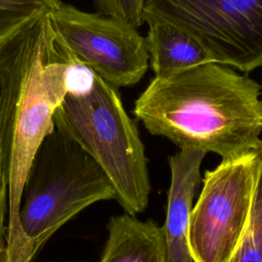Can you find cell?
Masks as SVG:
<instances>
[{"label": "cell", "instance_id": "6da1fadb", "mask_svg": "<svg viewBox=\"0 0 262 262\" xmlns=\"http://www.w3.org/2000/svg\"><path fill=\"white\" fill-rule=\"evenodd\" d=\"M78 59L46 15L0 48V146L9 166L7 238L3 262H33L19 224L21 190L53 116L69 92Z\"/></svg>", "mask_w": 262, "mask_h": 262}, {"label": "cell", "instance_id": "7a4b0ae2", "mask_svg": "<svg viewBox=\"0 0 262 262\" xmlns=\"http://www.w3.org/2000/svg\"><path fill=\"white\" fill-rule=\"evenodd\" d=\"M133 115L149 133L180 149L228 159L261 140V86L230 67L208 62L151 80L135 100Z\"/></svg>", "mask_w": 262, "mask_h": 262}, {"label": "cell", "instance_id": "3957f363", "mask_svg": "<svg viewBox=\"0 0 262 262\" xmlns=\"http://www.w3.org/2000/svg\"><path fill=\"white\" fill-rule=\"evenodd\" d=\"M53 122L102 168L125 213L145 210L150 182L144 146L118 88L95 74L88 89L67 93Z\"/></svg>", "mask_w": 262, "mask_h": 262}, {"label": "cell", "instance_id": "277c9868", "mask_svg": "<svg viewBox=\"0 0 262 262\" xmlns=\"http://www.w3.org/2000/svg\"><path fill=\"white\" fill-rule=\"evenodd\" d=\"M112 199L116 191L102 168L54 127L32 161L20 196L19 224L33 258L73 217Z\"/></svg>", "mask_w": 262, "mask_h": 262}, {"label": "cell", "instance_id": "5b68a950", "mask_svg": "<svg viewBox=\"0 0 262 262\" xmlns=\"http://www.w3.org/2000/svg\"><path fill=\"white\" fill-rule=\"evenodd\" d=\"M261 168L262 139L206 171L190 215L188 238L193 262L229 261L247 227Z\"/></svg>", "mask_w": 262, "mask_h": 262}, {"label": "cell", "instance_id": "8992f818", "mask_svg": "<svg viewBox=\"0 0 262 262\" xmlns=\"http://www.w3.org/2000/svg\"><path fill=\"white\" fill-rule=\"evenodd\" d=\"M144 15L188 34L213 62L245 73L262 67V0H144Z\"/></svg>", "mask_w": 262, "mask_h": 262}, {"label": "cell", "instance_id": "52a82bcc", "mask_svg": "<svg viewBox=\"0 0 262 262\" xmlns=\"http://www.w3.org/2000/svg\"><path fill=\"white\" fill-rule=\"evenodd\" d=\"M53 30L74 56L112 86L138 83L148 67L145 39L112 16L61 3L51 14Z\"/></svg>", "mask_w": 262, "mask_h": 262}, {"label": "cell", "instance_id": "ba28073f", "mask_svg": "<svg viewBox=\"0 0 262 262\" xmlns=\"http://www.w3.org/2000/svg\"><path fill=\"white\" fill-rule=\"evenodd\" d=\"M205 151L183 148L169 158L171 183L163 228L169 262H193L189 249L192 200L201 182Z\"/></svg>", "mask_w": 262, "mask_h": 262}, {"label": "cell", "instance_id": "9c48e42d", "mask_svg": "<svg viewBox=\"0 0 262 262\" xmlns=\"http://www.w3.org/2000/svg\"><path fill=\"white\" fill-rule=\"evenodd\" d=\"M99 262H169L165 234L151 220L123 214L110 218Z\"/></svg>", "mask_w": 262, "mask_h": 262}, {"label": "cell", "instance_id": "30bf717a", "mask_svg": "<svg viewBox=\"0 0 262 262\" xmlns=\"http://www.w3.org/2000/svg\"><path fill=\"white\" fill-rule=\"evenodd\" d=\"M148 60L155 78L165 79L201 64L213 62L201 45L188 34L159 17L144 15Z\"/></svg>", "mask_w": 262, "mask_h": 262}, {"label": "cell", "instance_id": "8fae6325", "mask_svg": "<svg viewBox=\"0 0 262 262\" xmlns=\"http://www.w3.org/2000/svg\"><path fill=\"white\" fill-rule=\"evenodd\" d=\"M61 3V0H0V48L51 14Z\"/></svg>", "mask_w": 262, "mask_h": 262}, {"label": "cell", "instance_id": "7c38bea8", "mask_svg": "<svg viewBox=\"0 0 262 262\" xmlns=\"http://www.w3.org/2000/svg\"><path fill=\"white\" fill-rule=\"evenodd\" d=\"M228 262H262V168L247 227Z\"/></svg>", "mask_w": 262, "mask_h": 262}, {"label": "cell", "instance_id": "4fadbf2b", "mask_svg": "<svg viewBox=\"0 0 262 262\" xmlns=\"http://www.w3.org/2000/svg\"><path fill=\"white\" fill-rule=\"evenodd\" d=\"M100 14L112 16L138 29L143 23L144 0H96Z\"/></svg>", "mask_w": 262, "mask_h": 262}, {"label": "cell", "instance_id": "5bb4252c", "mask_svg": "<svg viewBox=\"0 0 262 262\" xmlns=\"http://www.w3.org/2000/svg\"><path fill=\"white\" fill-rule=\"evenodd\" d=\"M9 196V166L0 146V262H3L8 224Z\"/></svg>", "mask_w": 262, "mask_h": 262}]
</instances>
